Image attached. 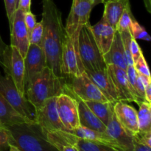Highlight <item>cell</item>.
<instances>
[{
  "mask_svg": "<svg viewBox=\"0 0 151 151\" xmlns=\"http://www.w3.org/2000/svg\"><path fill=\"white\" fill-rule=\"evenodd\" d=\"M42 19L44 27L42 47L49 69L58 77H63L61 72L62 45L65 27L62 22L61 12L53 0H43Z\"/></svg>",
  "mask_w": 151,
  "mask_h": 151,
  "instance_id": "1",
  "label": "cell"
},
{
  "mask_svg": "<svg viewBox=\"0 0 151 151\" xmlns=\"http://www.w3.org/2000/svg\"><path fill=\"white\" fill-rule=\"evenodd\" d=\"M5 128L10 133V145L22 151H58L36 122L15 124Z\"/></svg>",
  "mask_w": 151,
  "mask_h": 151,
  "instance_id": "2",
  "label": "cell"
},
{
  "mask_svg": "<svg viewBox=\"0 0 151 151\" xmlns=\"http://www.w3.org/2000/svg\"><path fill=\"white\" fill-rule=\"evenodd\" d=\"M66 92V78L57 76L47 66L25 91L24 95L36 109L48 99Z\"/></svg>",
  "mask_w": 151,
  "mask_h": 151,
  "instance_id": "3",
  "label": "cell"
},
{
  "mask_svg": "<svg viewBox=\"0 0 151 151\" xmlns=\"http://www.w3.org/2000/svg\"><path fill=\"white\" fill-rule=\"evenodd\" d=\"M91 25H85L81 29L78 37V50L80 58L85 70L98 71L106 68L103 55L97 45L92 31Z\"/></svg>",
  "mask_w": 151,
  "mask_h": 151,
  "instance_id": "4",
  "label": "cell"
},
{
  "mask_svg": "<svg viewBox=\"0 0 151 151\" xmlns=\"http://www.w3.org/2000/svg\"><path fill=\"white\" fill-rule=\"evenodd\" d=\"M95 5V0H72L70 12L64 27L68 36L78 50L80 31L83 27L89 24L90 14Z\"/></svg>",
  "mask_w": 151,
  "mask_h": 151,
  "instance_id": "5",
  "label": "cell"
},
{
  "mask_svg": "<svg viewBox=\"0 0 151 151\" xmlns=\"http://www.w3.org/2000/svg\"><path fill=\"white\" fill-rule=\"evenodd\" d=\"M0 94L10 106L22 116L31 122L35 121V109L16 88L14 83L8 75L0 74Z\"/></svg>",
  "mask_w": 151,
  "mask_h": 151,
  "instance_id": "6",
  "label": "cell"
},
{
  "mask_svg": "<svg viewBox=\"0 0 151 151\" xmlns=\"http://www.w3.org/2000/svg\"><path fill=\"white\" fill-rule=\"evenodd\" d=\"M66 79L68 94L71 93L72 97L83 101L110 102L85 72L79 76L67 77Z\"/></svg>",
  "mask_w": 151,
  "mask_h": 151,
  "instance_id": "7",
  "label": "cell"
},
{
  "mask_svg": "<svg viewBox=\"0 0 151 151\" xmlns=\"http://www.w3.org/2000/svg\"><path fill=\"white\" fill-rule=\"evenodd\" d=\"M3 64L4 75L10 77L19 92L24 95V60L19 50L7 45L3 56Z\"/></svg>",
  "mask_w": 151,
  "mask_h": 151,
  "instance_id": "8",
  "label": "cell"
},
{
  "mask_svg": "<svg viewBox=\"0 0 151 151\" xmlns=\"http://www.w3.org/2000/svg\"><path fill=\"white\" fill-rule=\"evenodd\" d=\"M24 60V92L47 67L42 47L29 44Z\"/></svg>",
  "mask_w": 151,
  "mask_h": 151,
  "instance_id": "9",
  "label": "cell"
},
{
  "mask_svg": "<svg viewBox=\"0 0 151 151\" xmlns=\"http://www.w3.org/2000/svg\"><path fill=\"white\" fill-rule=\"evenodd\" d=\"M56 97L48 99L35 109V121L39 125L44 133L48 131H66L60 121L56 107Z\"/></svg>",
  "mask_w": 151,
  "mask_h": 151,
  "instance_id": "10",
  "label": "cell"
},
{
  "mask_svg": "<svg viewBox=\"0 0 151 151\" xmlns=\"http://www.w3.org/2000/svg\"><path fill=\"white\" fill-rule=\"evenodd\" d=\"M61 72L65 78L79 76L85 72L79 51L75 47L66 32L62 45Z\"/></svg>",
  "mask_w": 151,
  "mask_h": 151,
  "instance_id": "11",
  "label": "cell"
},
{
  "mask_svg": "<svg viewBox=\"0 0 151 151\" xmlns=\"http://www.w3.org/2000/svg\"><path fill=\"white\" fill-rule=\"evenodd\" d=\"M56 107L60 121L68 131L80 126L76 98L67 93H63L56 97Z\"/></svg>",
  "mask_w": 151,
  "mask_h": 151,
  "instance_id": "12",
  "label": "cell"
},
{
  "mask_svg": "<svg viewBox=\"0 0 151 151\" xmlns=\"http://www.w3.org/2000/svg\"><path fill=\"white\" fill-rule=\"evenodd\" d=\"M10 29V46L17 49L24 58L29 46V35L24 24V13L16 9L9 22Z\"/></svg>",
  "mask_w": 151,
  "mask_h": 151,
  "instance_id": "13",
  "label": "cell"
},
{
  "mask_svg": "<svg viewBox=\"0 0 151 151\" xmlns=\"http://www.w3.org/2000/svg\"><path fill=\"white\" fill-rule=\"evenodd\" d=\"M106 67L117 94L119 101L137 103L136 97L128 82L126 70L113 65H107Z\"/></svg>",
  "mask_w": 151,
  "mask_h": 151,
  "instance_id": "14",
  "label": "cell"
},
{
  "mask_svg": "<svg viewBox=\"0 0 151 151\" xmlns=\"http://www.w3.org/2000/svg\"><path fill=\"white\" fill-rule=\"evenodd\" d=\"M114 112L122 128L132 137L139 132L137 111L125 102L117 101L114 105Z\"/></svg>",
  "mask_w": 151,
  "mask_h": 151,
  "instance_id": "15",
  "label": "cell"
},
{
  "mask_svg": "<svg viewBox=\"0 0 151 151\" xmlns=\"http://www.w3.org/2000/svg\"><path fill=\"white\" fill-rule=\"evenodd\" d=\"M106 133L116 143L122 151H133L134 139L119 124L114 113L111 119L106 125Z\"/></svg>",
  "mask_w": 151,
  "mask_h": 151,
  "instance_id": "16",
  "label": "cell"
},
{
  "mask_svg": "<svg viewBox=\"0 0 151 151\" xmlns=\"http://www.w3.org/2000/svg\"><path fill=\"white\" fill-rule=\"evenodd\" d=\"M85 72L90 80L100 88V91L107 97L109 101L113 103L119 101L117 94L114 86L107 67L102 70L94 72L85 70Z\"/></svg>",
  "mask_w": 151,
  "mask_h": 151,
  "instance_id": "17",
  "label": "cell"
},
{
  "mask_svg": "<svg viewBox=\"0 0 151 151\" xmlns=\"http://www.w3.org/2000/svg\"><path fill=\"white\" fill-rule=\"evenodd\" d=\"M91 29L97 47L103 55L110 48L116 30L103 19L94 26H91Z\"/></svg>",
  "mask_w": 151,
  "mask_h": 151,
  "instance_id": "18",
  "label": "cell"
},
{
  "mask_svg": "<svg viewBox=\"0 0 151 151\" xmlns=\"http://www.w3.org/2000/svg\"><path fill=\"white\" fill-rule=\"evenodd\" d=\"M46 138L58 151H79L77 142L78 137L66 131H48L44 133Z\"/></svg>",
  "mask_w": 151,
  "mask_h": 151,
  "instance_id": "19",
  "label": "cell"
},
{
  "mask_svg": "<svg viewBox=\"0 0 151 151\" xmlns=\"http://www.w3.org/2000/svg\"><path fill=\"white\" fill-rule=\"evenodd\" d=\"M103 59L107 65H113L126 70L127 65L125 62V52L120 34L118 31L115 32L113 41L110 48L106 54L103 55Z\"/></svg>",
  "mask_w": 151,
  "mask_h": 151,
  "instance_id": "20",
  "label": "cell"
},
{
  "mask_svg": "<svg viewBox=\"0 0 151 151\" xmlns=\"http://www.w3.org/2000/svg\"><path fill=\"white\" fill-rule=\"evenodd\" d=\"M69 132L76 136L81 139H84L86 141L98 143V144L106 145L111 146V147H113L118 150H122L118 147L116 143L106 132H99V131H93V130L88 129V128L81 126V125L76 129L69 131Z\"/></svg>",
  "mask_w": 151,
  "mask_h": 151,
  "instance_id": "21",
  "label": "cell"
},
{
  "mask_svg": "<svg viewBox=\"0 0 151 151\" xmlns=\"http://www.w3.org/2000/svg\"><path fill=\"white\" fill-rule=\"evenodd\" d=\"M78 102V114L80 125L93 131L106 132V126L88 109L84 101L76 98Z\"/></svg>",
  "mask_w": 151,
  "mask_h": 151,
  "instance_id": "22",
  "label": "cell"
},
{
  "mask_svg": "<svg viewBox=\"0 0 151 151\" xmlns=\"http://www.w3.org/2000/svg\"><path fill=\"white\" fill-rule=\"evenodd\" d=\"M129 0H111L104 4V12L102 19L116 30L118 22Z\"/></svg>",
  "mask_w": 151,
  "mask_h": 151,
  "instance_id": "23",
  "label": "cell"
},
{
  "mask_svg": "<svg viewBox=\"0 0 151 151\" xmlns=\"http://www.w3.org/2000/svg\"><path fill=\"white\" fill-rule=\"evenodd\" d=\"M23 122H31V121L18 113L0 94V125L6 128L15 124Z\"/></svg>",
  "mask_w": 151,
  "mask_h": 151,
  "instance_id": "24",
  "label": "cell"
},
{
  "mask_svg": "<svg viewBox=\"0 0 151 151\" xmlns=\"http://www.w3.org/2000/svg\"><path fill=\"white\" fill-rule=\"evenodd\" d=\"M84 103L94 114V115L106 126L109 121L111 119L114 113V105L116 102L102 103V102L96 101H84Z\"/></svg>",
  "mask_w": 151,
  "mask_h": 151,
  "instance_id": "25",
  "label": "cell"
},
{
  "mask_svg": "<svg viewBox=\"0 0 151 151\" xmlns=\"http://www.w3.org/2000/svg\"><path fill=\"white\" fill-rule=\"evenodd\" d=\"M138 106L137 122L139 132H151V103L146 101L140 102Z\"/></svg>",
  "mask_w": 151,
  "mask_h": 151,
  "instance_id": "26",
  "label": "cell"
},
{
  "mask_svg": "<svg viewBox=\"0 0 151 151\" xmlns=\"http://www.w3.org/2000/svg\"><path fill=\"white\" fill-rule=\"evenodd\" d=\"M77 145L79 149L83 151H122L106 145L98 144L92 142L81 139L78 138Z\"/></svg>",
  "mask_w": 151,
  "mask_h": 151,
  "instance_id": "27",
  "label": "cell"
},
{
  "mask_svg": "<svg viewBox=\"0 0 151 151\" xmlns=\"http://www.w3.org/2000/svg\"><path fill=\"white\" fill-rule=\"evenodd\" d=\"M119 32L120 34L122 45H123L125 62H126L127 66H130V65H134V60H133L132 56H131V39L133 38L132 35H131L129 29L121 31V32Z\"/></svg>",
  "mask_w": 151,
  "mask_h": 151,
  "instance_id": "28",
  "label": "cell"
},
{
  "mask_svg": "<svg viewBox=\"0 0 151 151\" xmlns=\"http://www.w3.org/2000/svg\"><path fill=\"white\" fill-rule=\"evenodd\" d=\"M134 17L132 14V12L131 10V5L130 2L125 7L119 22H118L117 27H116V31L121 32V31L129 29L130 26L134 20Z\"/></svg>",
  "mask_w": 151,
  "mask_h": 151,
  "instance_id": "29",
  "label": "cell"
},
{
  "mask_svg": "<svg viewBox=\"0 0 151 151\" xmlns=\"http://www.w3.org/2000/svg\"><path fill=\"white\" fill-rule=\"evenodd\" d=\"M129 30L131 32V35L135 39H141L144 41H150V36L147 32L146 31L145 28L142 26L135 19V18L133 20L131 26H130Z\"/></svg>",
  "mask_w": 151,
  "mask_h": 151,
  "instance_id": "30",
  "label": "cell"
},
{
  "mask_svg": "<svg viewBox=\"0 0 151 151\" xmlns=\"http://www.w3.org/2000/svg\"><path fill=\"white\" fill-rule=\"evenodd\" d=\"M43 32H44V27L41 22H37L35 27L33 28L29 35V44L39 46L41 47L42 45Z\"/></svg>",
  "mask_w": 151,
  "mask_h": 151,
  "instance_id": "31",
  "label": "cell"
},
{
  "mask_svg": "<svg viewBox=\"0 0 151 151\" xmlns=\"http://www.w3.org/2000/svg\"><path fill=\"white\" fill-rule=\"evenodd\" d=\"M134 68H135V70L136 72H137V74L150 78V70H149L148 65H147V61H146L144 55H142L134 62Z\"/></svg>",
  "mask_w": 151,
  "mask_h": 151,
  "instance_id": "32",
  "label": "cell"
},
{
  "mask_svg": "<svg viewBox=\"0 0 151 151\" xmlns=\"http://www.w3.org/2000/svg\"><path fill=\"white\" fill-rule=\"evenodd\" d=\"M10 145V133L5 128L0 127V151H6Z\"/></svg>",
  "mask_w": 151,
  "mask_h": 151,
  "instance_id": "33",
  "label": "cell"
},
{
  "mask_svg": "<svg viewBox=\"0 0 151 151\" xmlns=\"http://www.w3.org/2000/svg\"><path fill=\"white\" fill-rule=\"evenodd\" d=\"M134 141L151 147V132H138L133 137Z\"/></svg>",
  "mask_w": 151,
  "mask_h": 151,
  "instance_id": "34",
  "label": "cell"
},
{
  "mask_svg": "<svg viewBox=\"0 0 151 151\" xmlns=\"http://www.w3.org/2000/svg\"><path fill=\"white\" fill-rule=\"evenodd\" d=\"M36 23V18L32 12L30 11L24 13V24L27 29L28 35H29L31 31L35 27Z\"/></svg>",
  "mask_w": 151,
  "mask_h": 151,
  "instance_id": "35",
  "label": "cell"
},
{
  "mask_svg": "<svg viewBox=\"0 0 151 151\" xmlns=\"http://www.w3.org/2000/svg\"><path fill=\"white\" fill-rule=\"evenodd\" d=\"M131 54L132 56L133 60H134V63L143 54L141 47L137 43V39H135L134 37L131 39Z\"/></svg>",
  "mask_w": 151,
  "mask_h": 151,
  "instance_id": "36",
  "label": "cell"
},
{
  "mask_svg": "<svg viewBox=\"0 0 151 151\" xmlns=\"http://www.w3.org/2000/svg\"><path fill=\"white\" fill-rule=\"evenodd\" d=\"M4 6H5L6 13L8 21L10 22L14 14L15 11L17 9V4H16V0H4Z\"/></svg>",
  "mask_w": 151,
  "mask_h": 151,
  "instance_id": "37",
  "label": "cell"
},
{
  "mask_svg": "<svg viewBox=\"0 0 151 151\" xmlns=\"http://www.w3.org/2000/svg\"><path fill=\"white\" fill-rule=\"evenodd\" d=\"M31 7V0H19L17 8L22 10L24 13L30 12Z\"/></svg>",
  "mask_w": 151,
  "mask_h": 151,
  "instance_id": "38",
  "label": "cell"
},
{
  "mask_svg": "<svg viewBox=\"0 0 151 151\" xmlns=\"http://www.w3.org/2000/svg\"><path fill=\"white\" fill-rule=\"evenodd\" d=\"M133 151H151V147L145 145L140 144L134 140V149Z\"/></svg>",
  "mask_w": 151,
  "mask_h": 151,
  "instance_id": "39",
  "label": "cell"
},
{
  "mask_svg": "<svg viewBox=\"0 0 151 151\" xmlns=\"http://www.w3.org/2000/svg\"><path fill=\"white\" fill-rule=\"evenodd\" d=\"M7 46V44L1 39V37L0 35V66L1 68H3V66H4V64H3V56H4V50H5Z\"/></svg>",
  "mask_w": 151,
  "mask_h": 151,
  "instance_id": "40",
  "label": "cell"
},
{
  "mask_svg": "<svg viewBox=\"0 0 151 151\" xmlns=\"http://www.w3.org/2000/svg\"><path fill=\"white\" fill-rule=\"evenodd\" d=\"M145 97L146 102L151 103V83L145 86Z\"/></svg>",
  "mask_w": 151,
  "mask_h": 151,
  "instance_id": "41",
  "label": "cell"
},
{
  "mask_svg": "<svg viewBox=\"0 0 151 151\" xmlns=\"http://www.w3.org/2000/svg\"><path fill=\"white\" fill-rule=\"evenodd\" d=\"M9 148H10V150L9 151H22L21 150H19L16 146L13 145H9Z\"/></svg>",
  "mask_w": 151,
  "mask_h": 151,
  "instance_id": "42",
  "label": "cell"
},
{
  "mask_svg": "<svg viewBox=\"0 0 151 151\" xmlns=\"http://www.w3.org/2000/svg\"><path fill=\"white\" fill-rule=\"evenodd\" d=\"M144 1L147 10H148L149 12H150V0H144Z\"/></svg>",
  "mask_w": 151,
  "mask_h": 151,
  "instance_id": "43",
  "label": "cell"
},
{
  "mask_svg": "<svg viewBox=\"0 0 151 151\" xmlns=\"http://www.w3.org/2000/svg\"><path fill=\"white\" fill-rule=\"evenodd\" d=\"M111 1V0H95V3L96 4H99V3H103V4H105V3L107 2V1Z\"/></svg>",
  "mask_w": 151,
  "mask_h": 151,
  "instance_id": "44",
  "label": "cell"
},
{
  "mask_svg": "<svg viewBox=\"0 0 151 151\" xmlns=\"http://www.w3.org/2000/svg\"><path fill=\"white\" fill-rule=\"evenodd\" d=\"M16 4L18 5V2H19V0H16Z\"/></svg>",
  "mask_w": 151,
  "mask_h": 151,
  "instance_id": "45",
  "label": "cell"
},
{
  "mask_svg": "<svg viewBox=\"0 0 151 151\" xmlns=\"http://www.w3.org/2000/svg\"><path fill=\"white\" fill-rule=\"evenodd\" d=\"M79 151H83L82 150H81V149H79Z\"/></svg>",
  "mask_w": 151,
  "mask_h": 151,
  "instance_id": "46",
  "label": "cell"
},
{
  "mask_svg": "<svg viewBox=\"0 0 151 151\" xmlns=\"http://www.w3.org/2000/svg\"><path fill=\"white\" fill-rule=\"evenodd\" d=\"M0 127H2V126H1V125H0ZM3 128H4V127H3Z\"/></svg>",
  "mask_w": 151,
  "mask_h": 151,
  "instance_id": "47",
  "label": "cell"
}]
</instances>
